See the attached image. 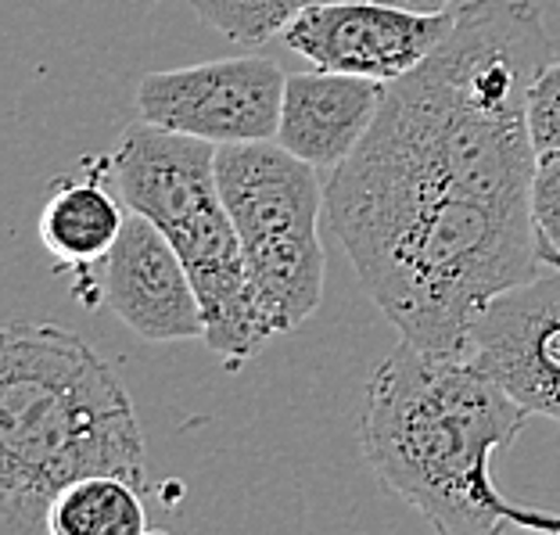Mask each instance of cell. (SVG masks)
Listing matches in <instances>:
<instances>
[{
	"instance_id": "cell-17",
	"label": "cell",
	"mask_w": 560,
	"mask_h": 535,
	"mask_svg": "<svg viewBox=\"0 0 560 535\" xmlns=\"http://www.w3.org/2000/svg\"><path fill=\"white\" fill-rule=\"evenodd\" d=\"M542 263L553 266V270H560V256H557V252H550V248H542Z\"/></svg>"
},
{
	"instance_id": "cell-3",
	"label": "cell",
	"mask_w": 560,
	"mask_h": 535,
	"mask_svg": "<svg viewBox=\"0 0 560 535\" xmlns=\"http://www.w3.org/2000/svg\"><path fill=\"white\" fill-rule=\"evenodd\" d=\"M86 475L148 486L130 392L75 330L44 321L8 324L0 349V532H47L50 500Z\"/></svg>"
},
{
	"instance_id": "cell-8",
	"label": "cell",
	"mask_w": 560,
	"mask_h": 535,
	"mask_svg": "<svg viewBox=\"0 0 560 535\" xmlns=\"http://www.w3.org/2000/svg\"><path fill=\"white\" fill-rule=\"evenodd\" d=\"M464 352L532 414L560 420V270L506 288L475 316Z\"/></svg>"
},
{
	"instance_id": "cell-6",
	"label": "cell",
	"mask_w": 560,
	"mask_h": 535,
	"mask_svg": "<svg viewBox=\"0 0 560 535\" xmlns=\"http://www.w3.org/2000/svg\"><path fill=\"white\" fill-rule=\"evenodd\" d=\"M288 75L262 55L151 72L137 86L140 119L209 144L273 140Z\"/></svg>"
},
{
	"instance_id": "cell-13",
	"label": "cell",
	"mask_w": 560,
	"mask_h": 535,
	"mask_svg": "<svg viewBox=\"0 0 560 535\" xmlns=\"http://www.w3.org/2000/svg\"><path fill=\"white\" fill-rule=\"evenodd\" d=\"M316 4H327V0H190L201 22L245 47L284 36L288 25Z\"/></svg>"
},
{
	"instance_id": "cell-16",
	"label": "cell",
	"mask_w": 560,
	"mask_h": 535,
	"mask_svg": "<svg viewBox=\"0 0 560 535\" xmlns=\"http://www.w3.org/2000/svg\"><path fill=\"white\" fill-rule=\"evenodd\" d=\"M385 4H396V8H410V11H424V15H435V11H450L453 0H385Z\"/></svg>"
},
{
	"instance_id": "cell-12",
	"label": "cell",
	"mask_w": 560,
	"mask_h": 535,
	"mask_svg": "<svg viewBox=\"0 0 560 535\" xmlns=\"http://www.w3.org/2000/svg\"><path fill=\"white\" fill-rule=\"evenodd\" d=\"M140 486L119 475H86L47 507V535H144L151 521Z\"/></svg>"
},
{
	"instance_id": "cell-7",
	"label": "cell",
	"mask_w": 560,
	"mask_h": 535,
	"mask_svg": "<svg viewBox=\"0 0 560 535\" xmlns=\"http://www.w3.org/2000/svg\"><path fill=\"white\" fill-rule=\"evenodd\" d=\"M453 25L456 11L424 15L385 0H327L288 25L284 44L316 69L392 83L413 72Z\"/></svg>"
},
{
	"instance_id": "cell-1",
	"label": "cell",
	"mask_w": 560,
	"mask_h": 535,
	"mask_svg": "<svg viewBox=\"0 0 560 535\" xmlns=\"http://www.w3.org/2000/svg\"><path fill=\"white\" fill-rule=\"evenodd\" d=\"M550 61L536 0H470L324 184L330 234L420 349L464 352L475 316L546 270L528 91Z\"/></svg>"
},
{
	"instance_id": "cell-15",
	"label": "cell",
	"mask_w": 560,
	"mask_h": 535,
	"mask_svg": "<svg viewBox=\"0 0 560 535\" xmlns=\"http://www.w3.org/2000/svg\"><path fill=\"white\" fill-rule=\"evenodd\" d=\"M532 216L542 248L560 256V159H539L536 187H532Z\"/></svg>"
},
{
	"instance_id": "cell-11",
	"label": "cell",
	"mask_w": 560,
	"mask_h": 535,
	"mask_svg": "<svg viewBox=\"0 0 560 535\" xmlns=\"http://www.w3.org/2000/svg\"><path fill=\"white\" fill-rule=\"evenodd\" d=\"M126 201L101 184V176L58 181L40 212V241L61 270L80 280V299H101V274L126 226Z\"/></svg>"
},
{
	"instance_id": "cell-4",
	"label": "cell",
	"mask_w": 560,
	"mask_h": 535,
	"mask_svg": "<svg viewBox=\"0 0 560 535\" xmlns=\"http://www.w3.org/2000/svg\"><path fill=\"white\" fill-rule=\"evenodd\" d=\"M112 176L126 209L148 216L184 259L206 313V346L231 371L245 367L270 335L259 321L245 248L215 181V144L140 119L126 126L112 155Z\"/></svg>"
},
{
	"instance_id": "cell-10",
	"label": "cell",
	"mask_w": 560,
	"mask_h": 535,
	"mask_svg": "<svg viewBox=\"0 0 560 535\" xmlns=\"http://www.w3.org/2000/svg\"><path fill=\"white\" fill-rule=\"evenodd\" d=\"M385 94L388 83L371 75L327 69L288 75L273 140L316 170H338L371 133Z\"/></svg>"
},
{
	"instance_id": "cell-9",
	"label": "cell",
	"mask_w": 560,
	"mask_h": 535,
	"mask_svg": "<svg viewBox=\"0 0 560 535\" xmlns=\"http://www.w3.org/2000/svg\"><path fill=\"white\" fill-rule=\"evenodd\" d=\"M108 310L144 341H206L195 280L148 216L130 212L101 274Z\"/></svg>"
},
{
	"instance_id": "cell-2",
	"label": "cell",
	"mask_w": 560,
	"mask_h": 535,
	"mask_svg": "<svg viewBox=\"0 0 560 535\" xmlns=\"http://www.w3.org/2000/svg\"><path fill=\"white\" fill-rule=\"evenodd\" d=\"M532 410L467 352L399 338L366 385L360 445L374 478L442 535L560 532V514L517 503L492 478V453Z\"/></svg>"
},
{
	"instance_id": "cell-5",
	"label": "cell",
	"mask_w": 560,
	"mask_h": 535,
	"mask_svg": "<svg viewBox=\"0 0 560 535\" xmlns=\"http://www.w3.org/2000/svg\"><path fill=\"white\" fill-rule=\"evenodd\" d=\"M215 181L245 248L266 335H291L324 299V187L316 165L277 140H245L215 148Z\"/></svg>"
},
{
	"instance_id": "cell-14",
	"label": "cell",
	"mask_w": 560,
	"mask_h": 535,
	"mask_svg": "<svg viewBox=\"0 0 560 535\" xmlns=\"http://www.w3.org/2000/svg\"><path fill=\"white\" fill-rule=\"evenodd\" d=\"M528 133L539 159H560V61H550L532 83Z\"/></svg>"
}]
</instances>
